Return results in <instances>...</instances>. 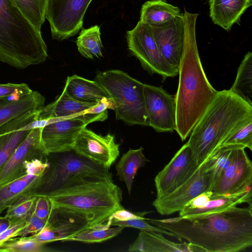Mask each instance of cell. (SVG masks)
<instances>
[{
    "label": "cell",
    "mask_w": 252,
    "mask_h": 252,
    "mask_svg": "<svg viewBox=\"0 0 252 252\" xmlns=\"http://www.w3.org/2000/svg\"><path fill=\"white\" fill-rule=\"evenodd\" d=\"M120 144L114 135H101L84 127L72 148L78 154L102 166L110 168L119 156Z\"/></svg>",
    "instance_id": "cell-14"
},
{
    "label": "cell",
    "mask_w": 252,
    "mask_h": 252,
    "mask_svg": "<svg viewBox=\"0 0 252 252\" xmlns=\"http://www.w3.org/2000/svg\"><path fill=\"white\" fill-rule=\"evenodd\" d=\"M183 13L185 42L178 68L179 85L175 99V130L181 140L184 141L189 136L218 91L209 82L199 55L195 32L198 14L188 12L185 9Z\"/></svg>",
    "instance_id": "cell-2"
},
{
    "label": "cell",
    "mask_w": 252,
    "mask_h": 252,
    "mask_svg": "<svg viewBox=\"0 0 252 252\" xmlns=\"http://www.w3.org/2000/svg\"><path fill=\"white\" fill-rule=\"evenodd\" d=\"M47 220L36 217L32 212L26 218V223L18 233V236L25 237L39 232L45 226Z\"/></svg>",
    "instance_id": "cell-38"
},
{
    "label": "cell",
    "mask_w": 252,
    "mask_h": 252,
    "mask_svg": "<svg viewBox=\"0 0 252 252\" xmlns=\"http://www.w3.org/2000/svg\"><path fill=\"white\" fill-rule=\"evenodd\" d=\"M252 4V0H209L210 16L214 24L229 31Z\"/></svg>",
    "instance_id": "cell-21"
},
{
    "label": "cell",
    "mask_w": 252,
    "mask_h": 252,
    "mask_svg": "<svg viewBox=\"0 0 252 252\" xmlns=\"http://www.w3.org/2000/svg\"><path fill=\"white\" fill-rule=\"evenodd\" d=\"M148 221L203 252H238L252 246V207L250 206H235L201 216L149 219Z\"/></svg>",
    "instance_id": "cell-1"
},
{
    "label": "cell",
    "mask_w": 252,
    "mask_h": 252,
    "mask_svg": "<svg viewBox=\"0 0 252 252\" xmlns=\"http://www.w3.org/2000/svg\"><path fill=\"white\" fill-rule=\"evenodd\" d=\"M10 226L0 234V248L6 242L18 236V233L26 223V218L10 219Z\"/></svg>",
    "instance_id": "cell-40"
},
{
    "label": "cell",
    "mask_w": 252,
    "mask_h": 252,
    "mask_svg": "<svg viewBox=\"0 0 252 252\" xmlns=\"http://www.w3.org/2000/svg\"><path fill=\"white\" fill-rule=\"evenodd\" d=\"M234 145L252 151V119L229 135L220 145Z\"/></svg>",
    "instance_id": "cell-35"
},
{
    "label": "cell",
    "mask_w": 252,
    "mask_h": 252,
    "mask_svg": "<svg viewBox=\"0 0 252 252\" xmlns=\"http://www.w3.org/2000/svg\"><path fill=\"white\" fill-rule=\"evenodd\" d=\"M37 196L27 195L7 209L5 217L10 219L26 218L33 211Z\"/></svg>",
    "instance_id": "cell-36"
},
{
    "label": "cell",
    "mask_w": 252,
    "mask_h": 252,
    "mask_svg": "<svg viewBox=\"0 0 252 252\" xmlns=\"http://www.w3.org/2000/svg\"><path fill=\"white\" fill-rule=\"evenodd\" d=\"M41 174L27 173L0 187V214L29 193Z\"/></svg>",
    "instance_id": "cell-26"
},
{
    "label": "cell",
    "mask_w": 252,
    "mask_h": 252,
    "mask_svg": "<svg viewBox=\"0 0 252 252\" xmlns=\"http://www.w3.org/2000/svg\"><path fill=\"white\" fill-rule=\"evenodd\" d=\"M11 220L10 218L0 217V234L5 231L11 225Z\"/></svg>",
    "instance_id": "cell-43"
},
{
    "label": "cell",
    "mask_w": 252,
    "mask_h": 252,
    "mask_svg": "<svg viewBox=\"0 0 252 252\" xmlns=\"http://www.w3.org/2000/svg\"><path fill=\"white\" fill-rule=\"evenodd\" d=\"M6 252H48L57 250L51 249L45 244L39 243L31 236L14 238L1 247Z\"/></svg>",
    "instance_id": "cell-34"
},
{
    "label": "cell",
    "mask_w": 252,
    "mask_h": 252,
    "mask_svg": "<svg viewBox=\"0 0 252 252\" xmlns=\"http://www.w3.org/2000/svg\"><path fill=\"white\" fill-rule=\"evenodd\" d=\"M96 104L76 100L63 91L54 101L44 106L37 112L36 120L67 118L85 112Z\"/></svg>",
    "instance_id": "cell-24"
},
{
    "label": "cell",
    "mask_w": 252,
    "mask_h": 252,
    "mask_svg": "<svg viewBox=\"0 0 252 252\" xmlns=\"http://www.w3.org/2000/svg\"><path fill=\"white\" fill-rule=\"evenodd\" d=\"M49 0H13L19 9L38 31L46 19Z\"/></svg>",
    "instance_id": "cell-33"
},
{
    "label": "cell",
    "mask_w": 252,
    "mask_h": 252,
    "mask_svg": "<svg viewBox=\"0 0 252 252\" xmlns=\"http://www.w3.org/2000/svg\"><path fill=\"white\" fill-rule=\"evenodd\" d=\"M145 106L149 126L158 132H172L176 129L175 97L161 87L144 84Z\"/></svg>",
    "instance_id": "cell-13"
},
{
    "label": "cell",
    "mask_w": 252,
    "mask_h": 252,
    "mask_svg": "<svg viewBox=\"0 0 252 252\" xmlns=\"http://www.w3.org/2000/svg\"><path fill=\"white\" fill-rule=\"evenodd\" d=\"M76 45L78 51L85 58L93 59L102 57L99 27L95 25L83 29L77 37Z\"/></svg>",
    "instance_id": "cell-32"
},
{
    "label": "cell",
    "mask_w": 252,
    "mask_h": 252,
    "mask_svg": "<svg viewBox=\"0 0 252 252\" xmlns=\"http://www.w3.org/2000/svg\"><path fill=\"white\" fill-rule=\"evenodd\" d=\"M152 30L160 54L172 66L178 69L185 42L183 13L162 26L152 28Z\"/></svg>",
    "instance_id": "cell-18"
},
{
    "label": "cell",
    "mask_w": 252,
    "mask_h": 252,
    "mask_svg": "<svg viewBox=\"0 0 252 252\" xmlns=\"http://www.w3.org/2000/svg\"><path fill=\"white\" fill-rule=\"evenodd\" d=\"M114 104L116 119L129 125L149 126L144 84L117 69L98 72L95 78Z\"/></svg>",
    "instance_id": "cell-7"
},
{
    "label": "cell",
    "mask_w": 252,
    "mask_h": 252,
    "mask_svg": "<svg viewBox=\"0 0 252 252\" xmlns=\"http://www.w3.org/2000/svg\"><path fill=\"white\" fill-rule=\"evenodd\" d=\"M108 220L110 221L111 226H120L124 227V228L128 227L139 229L140 230L155 231L167 235L170 237H173L177 239L178 238L177 236L175 234L157 226L150 224V223L145 220H146L132 219L126 221H116Z\"/></svg>",
    "instance_id": "cell-37"
},
{
    "label": "cell",
    "mask_w": 252,
    "mask_h": 252,
    "mask_svg": "<svg viewBox=\"0 0 252 252\" xmlns=\"http://www.w3.org/2000/svg\"><path fill=\"white\" fill-rule=\"evenodd\" d=\"M211 181L204 172L201 164L194 174L183 184L171 193L156 198L153 206L161 215H169L179 212L189 201L198 195L210 191Z\"/></svg>",
    "instance_id": "cell-16"
},
{
    "label": "cell",
    "mask_w": 252,
    "mask_h": 252,
    "mask_svg": "<svg viewBox=\"0 0 252 252\" xmlns=\"http://www.w3.org/2000/svg\"><path fill=\"white\" fill-rule=\"evenodd\" d=\"M150 212H132L124 208L116 210L109 217L108 219L116 221H126L132 219L148 220L145 216Z\"/></svg>",
    "instance_id": "cell-42"
},
{
    "label": "cell",
    "mask_w": 252,
    "mask_h": 252,
    "mask_svg": "<svg viewBox=\"0 0 252 252\" xmlns=\"http://www.w3.org/2000/svg\"><path fill=\"white\" fill-rule=\"evenodd\" d=\"M239 147H241L220 145L202 163L204 173L211 180V189L221 173L229 165L236 150Z\"/></svg>",
    "instance_id": "cell-29"
},
{
    "label": "cell",
    "mask_w": 252,
    "mask_h": 252,
    "mask_svg": "<svg viewBox=\"0 0 252 252\" xmlns=\"http://www.w3.org/2000/svg\"><path fill=\"white\" fill-rule=\"evenodd\" d=\"M0 252H6L5 250L0 248Z\"/></svg>",
    "instance_id": "cell-44"
},
{
    "label": "cell",
    "mask_w": 252,
    "mask_h": 252,
    "mask_svg": "<svg viewBox=\"0 0 252 252\" xmlns=\"http://www.w3.org/2000/svg\"><path fill=\"white\" fill-rule=\"evenodd\" d=\"M52 204L49 198L44 196H37L33 213L38 218L47 220L50 213Z\"/></svg>",
    "instance_id": "cell-41"
},
{
    "label": "cell",
    "mask_w": 252,
    "mask_h": 252,
    "mask_svg": "<svg viewBox=\"0 0 252 252\" xmlns=\"http://www.w3.org/2000/svg\"><path fill=\"white\" fill-rule=\"evenodd\" d=\"M182 14L178 7L165 0H151L142 5L139 21L152 28L158 27Z\"/></svg>",
    "instance_id": "cell-27"
},
{
    "label": "cell",
    "mask_w": 252,
    "mask_h": 252,
    "mask_svg": "<svg viewBox=\"0 0 252 252\" xmlns=\"http://www.w3.org/2000/svg\"><path fill=\"white\" fill-rule=\"evenodd\" d=\"M45 100L39 92L33 91L13 99L0 98V126L29 112L40 110Z\"/></svg>",
    "instance_id": "cell-22"
},
{
    "label": "cell",
    "mask_w": 252,
    "mask_h": 252,
    "mask_svg": "<svg viewBox=\"0 0 252 252\" xmlns=\"http://www.w3.org/2000/svg\"><path fill=\"white\" fill-rule=\"evenodd\" d=\"M127 251L136 252H203L189 243H177L167 240L161 233L143 230H140L137 238L129 246Z\"/></svg>",
    "instance_id": "cell-20"
},
{
    "label": "cell",
    "mask_w": 252,
    "mask_h": 252,
    "mask_svg": "<svg viewBox=\"0 0 252 252\" xmlns=\"http://www.w3.org/2000/svg\"><path fill=\"white\" fill-rule=\"evenodd\" d=\"M124 227H111L107 220L94 225L81 232L66 238L64 241H77L87 243H99L113 238L121 233Z\"/></svg>",
    "instance_id": "cell-31"
},
{
    "label": "cell",
    "mask_w": 252,
    "mask_h": 252,
    "mask_svg": "<svg viewBox=\"0 0 252 252\" xmlns=\"http://www.w3.org/2000/svg\"><path fill=\"white\" fill-rule=\"evenodd\" d=\"M42 128L32 129L14 151L0 172V187L26 175L25 166L28 161L45 159L47 154L41 139Z\"/></svg>",
    "instance_id": "cell-15"
},
{
    "label": "cell",
    "mask_w": 252,
    "mask_h": 252,
    "mask_svg": "<svg viewBox=\"0 0 252 252\" xmlns=\"http://www.w3.org/2000/svg\"><path fill=\"white\" fill-rule=\"evenodd\" d=\"M39 110L29 112L0 126V172L32 129H21L36 121Z\"/></svg>",
    "instance_id": "cell-19"
},
{
    "label": "cell",
    "mask_w": 252,
    "mask_h": 252,
    "mask_svg": "<svg viewBox=\"0 0 252 252\" xmlns=\"http://www.w3.org/2000/svg\"><path fill=\"white\" fill-rule=\"evenodd\" d=\"M143 150L142 147L138 149H130L123 154L115 167L117 176L120 181L125 183L129 194L131 193L137 170L149 161Z\"/></svg>",
    "instance_id": "cell-28"
},
{
    "label": "cell",
    "mask_w": 252,
    "mask_h": 252,
    "mask_svg": "<svg viewBox=\"0 0 252 252\" xmlns=\"http://www.w3.org/2000/svg\"><path fill=\"white\" fill-rule=\"evenodd\" d=\"M199 165L187 142L156 176V198H161L177 189L194 174Z\"/></svg>",
    "instance_id": "cell-12"
},
{
    "label": "cell",
    "mask_w": 252,
    "mask_h": 252,
    "mask_svg": "<svg viewBox=\"0 0 252 252\" xmlns=\"http://www.w3.org/2000/svg\"><path fill=\"white\" fill-rule=\"evenodd\" d=\"M63 91L72 98L85 103L97 104L104 99H111L107 92L95 80L76 75L67 78Z\"/></svg>",
    "instance_id": "cell-23"
},
{
    "label": "cell",
    "mask_w": 252,
    "mask_h": 252,
    "mask_svg": "<svg viewBox=\"0 0 252 252\" xmlns=\"http://www.w3.org/2000/svg\"><path fill=\"white\" fill-rule=\"evenodd\" d=\"M32 92L28 84L25 83H7L0 84V98L11 96H20Z\"/></svg>",
    "instance_id": "cell-39"
},
{
    "label": "cell",
    "mask_w": 252,
    "mask_h": 252,
    "mask_svg": "<svg viewBox=\"0 0 252 252\" xmlns=\"http://www.w3.org/2000/svg\"><path fill=\"white\" fill-rule=\"evenodd\" d=\"M126 39L130 51L149 72L159 74L163 80L178 74V69L159 51L151 27L139 21L132 30L126 32Z\"/></svg>",
    "instance_id": "cell-9"
},
{
    "label": "cell",
    "mask_w": 252,
    "mask_h": 252,
    "mask_svg": "<svg viewBox=\"0 0 252 252\" xmlns=\"http://www.w3.org/2000/svg\"><path fill=\"white\" fill-rule=\"evenodd\" d=\"M45 159L47 166L29 195L49 197L75 186L113 180L109 168L92 161L72 148L47 154Z\"/></svg>",
    "instance_id": "cell-5"
},
{
    "label": "cell",
    "mask_w": 252,
    "mask_h": 252,
    "mask_svg": "<svg viewBox=\"0 0 252 252\" xmlns=\"http://www.w3.org/2000/svg\"><path fill=\"white\" fill-rule=\"evenodd\" d=\"M252 119V106L229 90L218 91L192 129L188 143L199 165L231 133Z\"/></svg>",
    "instance_id": "cell-3"
},
{
    "label": "cell",
    "mask_w": 252,
    "mask_h": 252,
    "mask_svg": "<svg viewBox=\"0 0 252 252\" xmlns=\"http://www.w3.org/2000/svg\"><path fill=\"white\" fill-rule=\"evenodd\" d=\"M252 185V162L245 148L239 147L210 191L218 195L233 194L244 191Z\"/></svg>",
    "instance_id": "cell-17"
},
{
    "label": "cell",
    "mask_w": 252,
    "mask_h": 252,
    "mask_svg": "<svg viewBox=\"0 0 252 252\" xmlns=\"http://www.w3.org/2000/svg\"><path fill=\"white\" fill-rule=\"evenodd\" d=\"M93 225V221L86 214L52 204L45 226L39 232L31 236L44 244L57 241H64Z\"/></svg>",
    "instance_id": "cell-11"
},
{
    "label": "cell",
    "mask_w": 252,
    "mask_h": 252,
    "mask_svg": "<svg viewBox=\"0 0 252 252\" xmlns=\"http://www.w3.org/2000/svg\"><path fill=\"white\" fill-rule=\"evenodd\" d=\"M92 0H49L46 13L52 38L62 41L75 35L83 26Z\"/></svg>",
    "instance_id": "cell-10"
},
{
    "label": "cell",
    "mask_w": 252,
    "mask_h": 252,
    "mask_svg": "<svg viewBox=\"0 0 252 252\" xmlns=\"http://www.w3.org/2000/svg\"><path fill=\"white\" fill-rule=\"evenodd\" d=\"M52 205L87 215L94 225L123 208L122 191L112 181L94 182L60 190L48 197Z\"/></svg>",
    "instance_id": "cell-6"
},
{
    "label": "cell",
    "mask_w": 252,
    "mask_h": 252,
    "mask_svg": "<svg viewBox=\"0 0 252 252\" xmlns=\"http://www.w3.org/2000/svg\"><path fill=\"white\" fill-rule=\"evenodd\" d=\"M243 203L252 207V187L233 194L218 195L202 206L179 214V216L188 217L221 212Z\"/></svg>",
    "instance_id": "cell-25"
},
{
    "label": "cell",
    "mask_w": 252,
    "mask_h": 252,
    "mask_svg": "<svg viewBox=\"0 0 252 252\" xmlns=\"http://www.w3.org/2000/svg\"><path fill=\"white\" fill-rule=\"evenodd\" d=\"M47 47L41 33L13 0H0V61L25 69L45 61Z\"/></svg>",
    "instance_id": "cell-4"
},
{
    "label": "cell",
    "mask_w": 252,
    "mask_h": 252,
    "mask_svg": "<svg viewBox=\"0 0 252 252\" xmlns=\"http://www.w3.org/2000/svg\"><path fill=\"white\" fill-rule=\"evenodd\" d=\"M108 118L107 110L95 113L88 110L70 117L57 119L42 128L41 139L46 154L72 148L81 131L90 123L104 121Z\"/></svg>",
    "instance_id": "cell-8"
},
{
    "label": "cell",
    "mask_w": 252,
    "mask_h": 252,
    "mask_svg": "<svg viewBox=\"0 0 252 252\" xmlns=\"http://www.w3.org/2000/svg\"><path fill=\"white\" fill-rule=\"evenodd\" d=\"M252 106V53H247L240 63L236 79L229 89Z\"/></svg>",
    "instance_id": "cell-30"
}]
</instances>
